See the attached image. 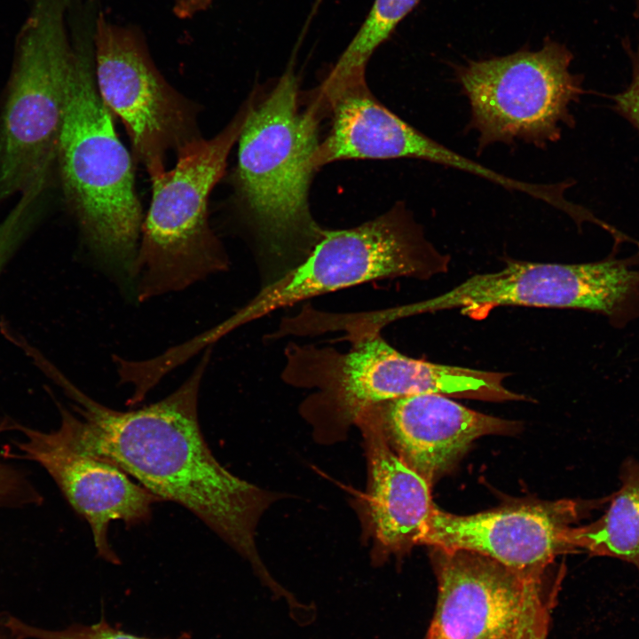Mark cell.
Listing matches in <instances>:
<instances>
[{"label":"cell","instance_id":"1","mask_svg":"<svg viewBox=\"0 0 639 639\" xmlns=\"http://www.w3.org/2000/svg\"><path fill=\"white\" fill-rule=\"evenodd\" d=\"M210 352L208 347L174 392L127 411L97 402L55 371L52 375L79 415L59 406L58 429L82 452L119 468L162 501L176 502L194 514L269 585L274 580L259 556L256 531L276 495L232 474L204 439L198 398Z\"/></svg>","mask_w":639,"mask_h":639},{"label":"cell","instance_id":"2","mask_svg":"<svg viewBox=\"0 0 639 639\" xmlns=\"http://www.w3.org/2000/svg\"><path fill=\"white\" fill-rule=\"evenodd\" d=\"M321 116L313 103L300 107L291 65L262 100L250 99L233 181L256 241L262 287L302 264L325 231L309 206Z\"/></svg>","mask_w":639,"mask_h":639},{"label":"cell","instance_id":"3","mask_svg":"<svg viewBox=\"0 0 639 639\" xmlns=\"http://www.w3.org/2000/svg\"><path fill=\"white\" fill-rule=\"evenodd\" d=\"M57 163L63 193L91 249L132 279L143 223L131 158L95 81L92 43L77 37Z\"/></svg>","mask_w":639,"mask_h":639},{"label":"cell","instance_id":"4","mask_svg":"<svg viewBox=\"0 0 639 639\" xmlns=\"http://www.w3.org/2000/svg\"><path fill=\"white\" fill-rule=\"evenodd\" d=\"M249 105L248 100L214 138L200 137L181 148L173 169L150 176L152 200L133 267L140 302L228 269V256L209 224L208 201L225 173Z\"/></svg>","mask_w":639,"mask_h":639},{"label":"cell","instance_id":"5","mask_svg":"<svg viewBox=\"0 0 639 639\" xmlns=\"http://www.w3.org/2000/svg\"><path fill=\"white\" fill-rule=\"evenodd\" d=\"M333 328L345 332L348 351L295 343L284 351V382L316 390L303 405L313 420L345 426L366 407L390 399L425 393L476 398L483 390L478 369L408 357L375 327L342 323Z\"/></svg>","mask_w":639,"mask_h":639},{"label":"cell","instance_id":"6","mask_svg":"<svg viewBox=\"0 0 639 639\" xmlns=\"http://www.w3.org/2000/svg\"><path fill=\"white\" fill-rule=\"evenodd\" d=\"M69 0H35L19 36L0 114V202L45 192L57 162L75 48Z\"/></svg>","mask_w":639,"mask_h":639},{"label":"cell","instance_id":"7","mask_svg":"<svg viewBox=\"0 0 639 639\" xmlns=\"http://www.w3.org/2000/svg\"><path fill=\"white\" fill-rule=\"evenodd\" d=\"M447 264V256L427 241L412 213L398 203L358 226L325 229L302 264L262 287L245 306L207 334L216 342L239 326L315 296L387 278L425 279L446 270Z\"/></svg>","mask_w":639,"mask_h":639},{"label":"cell","instance_id":"8","mask_svg":"<svg viewBox=\"0 0 639 639\" xmlns=\"http://www.w3.org/2000/svg\"><path fill=\"white\" fill-rule=\"evenodd\" d=\"M573 55L546 37L537 51L454 66L456 80L469 101V130L477 133V150L517 141L545 148L560 139L562 128H573L571 111L586 92L583 77L572 74Z\"/></svg>","mask_w":639,"mask_h":639},{"label":"cell","instance_id":"9","mask_svg":"<svg viewBox=\"0 0 639 639\" xmlns=\"http://www.w3.org/2000/svg\"><path fill=\"white\" fill-rule=\"evenodd\" d=\"M578 309L604 316L622 329L639 320V248L579 264L510 261L502 269L468 278L431 298L396 307L397 316L461 309L469 316L498 306Z\"/></svg>","mask_w":639,"mask_h":639},{"label":"cell","instance_id":"10","mask_svg":"<svg viewBox=\"0 0 639 639\" xmlns=\"http://www.w3.org/2000/svg\"><path fill=\"white\" fill-rule=\"evenodd\" d=\"M91 42L103 102L122 122L134 154L148 175L162 172L170 152L177 154L201 137L195 107L160 73L137 26L114 23L99 12Z\"/></svg>","mask_w":639,"mask_h":639},{"label":"cell","instance_id":"11","mask_svg":"<svg viewBox=\"0 0 639 639\" xmlns=\"http://www.w3.org/2000/svg\"><path fill=\"white\" fill-rule=\"evenodd\" d=\"M608 501L604 498L583 504L564 499L468 516L446 512L434 504L418 545L471 551L523 575H542L557 556L578 552L572 543V525L581 512Z\"/></svg>","mask_w":639,"mask_h":639},{"label":"cell","instance_id":"12","mask_svg":"<svg viewBox=\"0 0 639 639\" xmlns=\"http://www.w3.org/2000/svg\"><path fill=\"white\" fill-rule=\"evenodd\" d=\"M23 439L20 457L40 464L55 481L74 510L89 524L99 556L121 563L108 539L112 521L126 525L147 522L162 501L119 468L76 448L57 429L44 432L17 425Z\"/></svg>","mask_w":639,"mask_h":639},{"label":"cell","instance_id":"13","mask_svg":"<svg viewBox=\"0 0 639 639\" xmlns=\"http://www.w3.org/2000/svg\"><path fill=\"white\" fill-rule=\"evenodd\" d=\"M431 548L438 597L424 639H513L535 576L475 552Z\"/></svg>","mask_w":639,"mask_h":639},{"label":"cell","instance_id":"14","mask_svg":"<svg viewBox=\"0 0 639 639\" xmlns=\"http://www.w3.org/2000/svg\"><path fill=\"white\" fill-rule=\"evenodd\" d=\"M332 126L320 143L317 168L351 159L412 158L441 164L493 181L495 170L445 146L407 123L370 92L367 83L341 91L328 104Z\"/></svg>","mask_w":639,"mask_h":639},{"label":"cell","instance_id":"15","mask_svg":"<svg viewBox=\"0 0 639 639\" xmlns=\"http://www.w3.org/2000/svg\"><path fill=\"white\" fill-rule=\"evenodd\" d=\"M367 407L391 448L430 486L476 438L517 429L515 422L474 411L435 393L400 397Z\"/></svg>","mask_w":639,"mask_h":639},{"label":"cell","instance_id":"16","mask_svg":"<svg viewBox=\"0 0 639 639\" xmlns=\"http://www.w3.org/2000/svg\"><path fill=\"white\" fill-rule=\"evenodd\" d=\"M354 423L367 445L368 513L375 539L387 552H404L418 545L434 505L430 486L391 448L370 408L363 409Z\"/></svg>","mask_w":639,"mask_h":639},{"label":"cell","instance_id":"17","mask_svg":"<svg viewBox=\"0 0 639 639\" xmlns=\"http://www.w3.org/2000/svg\"><path fill=\"white\" fill-rule=\"evenodd\" d=\"M620 486L609 507L589 525L574 527L576 549L596 556L618 558L639 572V462L627 459L620 468Z\"/></svg>","mask_w":639,"mask_h":639},{"label":"cell","instance_id":"18","mask_svg":"<svg viewBox=\"0 0 639 639\" xmlns=\"http://www.w3.org/2000/svg\"><path fill=\"white\" fill-rule=\"evenodd\" d=\"M420 0H375L363 24L320 85L328 97L366 82L367 62Z\"/></svg>","mask_w":639,"mask_h":639},{"label":"cell","instance_id":"19","mask_svg":"<svg viewBox=\"0 0 639 639\" xmlns=\"http://www.w3.org/2000/svg\"><path fill=\"white\" fill-rule=\"evenodd\" d=\"M546 573L528 584L523 611L513 639H547L551 611L563 575L547 585Z\"/></svg>","mask_w":639,"mask_h":639},{"label":"cell","instance_id":"20","mask_svg":"<svg viewBox=\"0 0 639 639\" xmlns=\"http://www.w3.org/2000/svg\"><path fill=\"white\" fill-rule=\"evenodd\" d=\"M1 624L13 639H150L112 627L104 619L92 625H73L62 630H48L28 625L12 616L0 617ZM175 639H191L186 633Z\"/></svg>","mask_w":639,"mask_h":639},{"label":"cell","instance_id":"21","mask_svg":"<svg viewBox=\"0 0 639 639\" xmlns=\"http://www.w3.org/2000/svg\"><path fill=\"white\" fill-rule=\"evenodd\" d=\"M38 204L35 195L22 194L0 223V272L36 225Z\"/></svg>","mask_w":639,"mask_h":639},{"label":"cell","instance_id":"22","mask_svg":"<svg viewBox=\"0 0 639 639\" xmlns=\"http://www.w3.org/2000/svg\"><path fill=\"white\" fill-rule=\"evenodd\" d=\"M632 67L631 81L627 87L612 96L613 109L639 131V42L633 48L627 39L622 41Z\"/></svg>","mask_w":639,"mask_h":639},{"label":"cell","instance_id":"23","mask_svg":"<svg viewBox=\"0 0 639 639\" xmlns=\"http://www.w3.org/2000/svg\"><path fill=\"white\" fill-rule=\"evenodd\" d=\"M39 498L20 471L2 462L0 453V507L36 503Z\"/></svg>","mask_w":639,"mask_h":639},{"label":"cell","instance_id":"24","mask_svg":"<svg viewBox=\"0 0 639 639\" xmlns=\"http://www.w3.org/2000/svg\"><path fill=\"white\" fill-rule=\"evenodd\" d=\"M215 0H174L172 12L180 20H188L207 11Z\"/></svg>","mask_w":639,"mask_h":639},{"label":"cell","instance_id":"25","mask_svg":"<svg viewBox=\"0 0 639 639\" xmlns=\"http://www.w3.org/2000/svg\"><path fill=\"white\" fill-rule=\"evenodd\" d=\"M633 15L635 18L639 19V0H635V10Z\"/></svg>","mask_w":639,"mask_h":639},{"label":"cell","instance_id":"26","mask_svg":"<svg viewBox=\"0 0 639 639\" xmlns=\"http://www.w3.org/2000/svg\"><path fill=\"white\" fill-rule=\"evenodd\" d=\"M0 639H4V638H3V637L0 636Z\"/></svg>","mask_w":639,"mask_h":639},{"label":"cell","instance_id":"27","mask_svg":"<svg viewBox=\"0 0 639 639\" xmlns=\"http://www.w3.org/2000/svg\"><path fill=\"white\" fill-rule=\"evenodd\" d=\"M89 1H95V0H89Z\"/></svg>","mask_w":639,"mask_h":639}]
</instances>
